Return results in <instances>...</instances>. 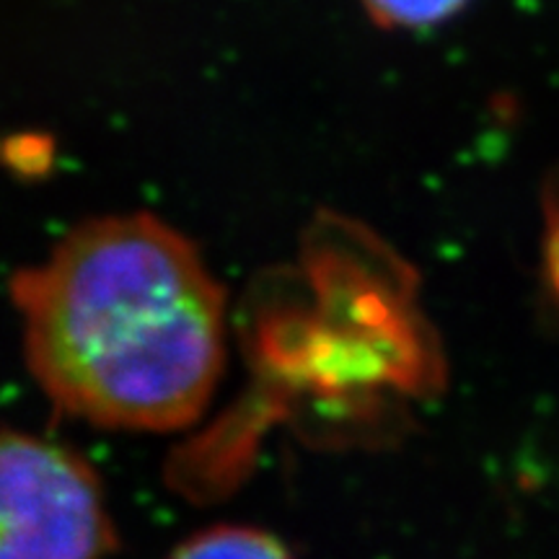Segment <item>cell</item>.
<instances>
[{"label":"cell","mask_w":559,"mask_h":559,"mask_svg":"<svg viewBox=\"0 0 559 559\" xmlns=\"http://www.w3.org/2000/svg\"><path fill=\"white\" fill-rule=\"evenodd\" d=\"M11 296L47 400L109 430L192 425L226 360V296L194 243L151 213L86 221Z\"/></svg>","instance_id":"obj_1"},{"label":"cell","mask_w":559,"mask_h":559,"mask_svg":"<svg viewBox=\"0 0 559 559\" xmlns=\"http://www.w3.org/2000/svg\"><path fill=\"white\" fill-rule=\"evenodd\" d=\"M96 472L66 445L9 430L0 451V559H107L115 549Z\"/></svg>","instance_id":"obj_2"},{"label":"cell","mask_w":559,"mask_h":559,"mask_svg":"<svg viewBox=\"0 0 559 559\" xmlns=\"http://www.w3.org/2000/svg\"><path fill=\"white\" fill-rule=\"evenodd\" d=\"M169 559H293L275 536L249 526H215L179 544Z\"/></svg>","instance_id":"obj_3"},{"label":"cell","mask_w":559,"mask_h":559,"mask_svg":"<svg viewBox=\"0 0 559 559\" xmlns=\"http://www.w3.org/2000/svg\"><path fill=\"white\" fill-rule=\"evenodd\" d=\"M376 24L389 29H423L456 16L469 0H360Z\"/></svg>","instance_id":"obj_4"},{"label":"cell","mask_w":559,"mask_h":559,"mask_svg":"<svg viewBox=\"0 0 559 559\" xmlns=\"http://www.w3.org/2000/svg\"><path fill=\"white\" fill-rule=\"evenodd\" d=\"M549 264H551V283H555V288L559 293V218H557V226H555V236H551V249H549Z\"/></svg>","instance_id":"obj_5"}]
</instances>
